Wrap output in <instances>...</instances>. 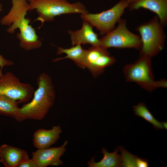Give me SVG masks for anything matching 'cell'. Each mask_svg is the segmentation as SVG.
Wrapping results in <instances>:
<instances>
[{"label":"cell","instance_id":"cell-13","mask_svg":"<svg viewBox=\"0 0 167 167\" xmlns=\"http://www.w3.org/2000/svg\"><path fill=\"white\" fill-rule=\"evenodd\" d=\"M28 159L25 150L6 144L0 147V161L6 167H17L20 163Z\"/></svg>","mask_w":167,"mask_h":167},{"label":"cell","instance_id":"cell-4","mask_svg":"<svg viewBox=\"0 0 167 167\" xmlns=\"http://www.w3.org/2000/svg\"><path fill=\"white\" fill-rule=\"evenodd\" d=\"M163 27L158 17L155 16L136 28L140 35L142 42L140 56L151 58L163 49L166 35Z\"/></svg>","mask_w":167,"mask_h":167},{"label":"cell","instance_id":"cell-24","mask_svg":"<svg viewBox=\"0 0 167 167\" xmlns=\"http://www.w3.org/2000/svg\"><path fill=\"white\" fill-rule=\"evenodd\" d=\"M127 0L129 3V4H130L135 1L137 0Z\"/></svg>","mask_w":167,"mask_h":167},{"label":"cell","instance_id":"cell-9","mask_svg":"<svg viewBox=\"0 0 167 167\" xmlns=\"http://www.w3.org/2000/svg\"><path fill=\"white\" fill-rule=\"evenodd\" d=\"M116 61L114 57L110 55L107 49L101 46H92L86 50L85 68H87L95 77L103 73L106 67L113 65Z\"/></svg>","mask_w":167,"mask_h":167},{"label":"cell","instance_id":"cell-16","mask_svg":"<svg viewBox=\"0 0 167 167\" xmlns=\"http://www.w3.org/2000/svg\"><path fill=\"white\" fill-rule=\"evenodd\" d=\"M18 103L4 95H0V114L11 117L19 122L26 119L19 111Z\"/></svg>","mask_w":167,"mask_h":167},{"label":"cell","instance_id":"cell-7","mask_svg":"<svg viewBox=\"0 0 167 167\" xmlns=\"http://www.w3.org/2000/svg\"><path fill=\"white\" fill-rule=\"evenodd\" d=\"M118 23L115 28L99 38L100 46L105 49L114 47L140 49L142 46L140 37L128 29L126 20L121 19Z\"/></svg>","mask_w":167,"mask_h":167},{"label":"cell","instance_id":"cell-23","mask_svg":"<svg viewBox=\"0 0 167 167\" xmlns=\"http://www.w3.org/2000/svg\"><path fill=\"white\" fill-rule=\"evenodd\" d=\"M162 125L164 128L165 129H167V122H161Z\"/></svg>","mask_w":167,"mask_h":167},{"label":"cell","instance_id":"cell-2","mask_svg":"<svg viewBox=\"0 0 167 167\" xmlns=\"http://www.w3.org/2000/svg\"><path fill=\"white\" fill-rule=\"evenodd\" d=\"M36 83L37 88L34 91L32 100L19 109L26 119H42L54 104L55 91L50 77L42 72L37 77Z\"/></svg>","mask_w":167,"mask_h":167},{"label":"cell","instance_id":"cell-20","mask_svg":"<svg viewBox=\"0 0 167 167\" xmlns=\"http://www.w3.org/2000/svg\"><path fill=\"white\" fill-rule=\"evenodd\" d=\"M17 167H38V166L35 161L32 158L21 163Z\"/></svg>","mask_w":167,"mask_h":167},{"label":"cell","instance_id":"cell-8","mask_svg":"<svg viewBox=\"0 0 167 167\" xmlns=\"http://www.w3.org/2000/svg\"><path fill=\"white\" fill-rule=\"evenodd\" d=\"M30 84L21 82L13 73L7 72L3 74L0 72V95L6 96L18 104L29 101L34 92Z\"/></svg>","mask_w":167,"mask_h":167},{"label":"cell","instance_id":"cell-19","mask_svg":"<svg viewBox=\"0 0 167 167\" xmlns=\"http://www.w3.org/2000/svg\"><path fill=\"white\" fill-rule=\"evenodd\" d=\"M117 148L121 153V167H136L138 156L131 154L123 147L118 146Z\"/></svg>","mask_w":167,"mask_h":167},{"label":"cell","instance_id":"cell-18","mask_svg":"<svg viewBox=\"0 0 167 167\" xmlns=\"http://www.w3.org/2000/svg\"><path fill=\"white\" fill-rule=\"evenodd\" d=\"M135 114L152 125L156 130L164 129L161 122L157 120L147 108L145 103L140 102L133 107Z\"/></svg>","mask_w":167,"mask_h":167},{"label":"cell","instance_id":"cell-3","mask_svg":"<svg viewBox=\"0 0 167 167\" xmlns=\"http://www.w3.org/2000/svg\"><path fill=\"white\" fill-rule=\"evenodd\" d=\"M29 10L36 9L38 17L34 21H39L41 25L45 22L54 21L55 16L63 14L88 13L84 5L79 2L71 3L67 0H30Z\"/></svg>","mask_w":167,"mask_h":167},{"label":"cell","instance_id":"cell-6","mask_svg":"<svg viewBox=\"0 0 167 167\" xmlns=\"http://www.w3.org/2000/svg\"><path fill=\"white\" fill-rule=\"evenodd\" d=\"M129 4L127 0H121L107 10L96 14H81V17L95 27L101 35H105L114 28Z\"/></svg>","mask_w":167,"mask_h":167},{"label":"cell","instance_id":"cell-1","mask_svg":"<svg viewBox=\"0 0 167 167\" xmlns=\"http://www.w3.org/2000/svg\"><path fill=\"white\" fill-rule=\"evenodd\" d=\"M12 4L9 13L1 19V24L9 26L6 31L10 34H13L17 29H19L20 32L16 37L20 41L19 46L25 50L40 48L42 45L41 41L34 29L29 24L30 19L25 18L29 10V3L27 0H12Z\"/></svg>","mask_w":167,"mask_h":167},{"label":"cell","instance_id":"cell-21","mask_svg":"<svg viewBox=\"0 0 167 167\" xmlns=\"http://www.w3.org/2000/svg\"><path fill=\"white\" fill-rule=\"evenodd\" d=\"M14 64L12 61L5 58L0 54V72H2V69L5 66H11Z\"/></svg>","mask_w":167,"mask_h":167},{"label":"cell","instance_id":"cell-10","mask_svg":"<svg viewBox=\"0 0 167 167\" xmlns=\"http://www.w3.org/2000/svg\"><path fill=\"white\" fill-rule=\"evenodd\" d=\"M67 143L68 141L66 140L59 147L38 149L32 153V158L36 162L38 167L61 165L63 162L60 157L66 151Z\"/></svg>","mask_w":167,"mask_h":167},{"label":"cell","instance_id":"cell-22","mask_svg":"<svg viewBox=\"0 0 167 167\" xmlns=\"http://www.w3.org/2000/svg\"><path fill=\"white\" fill-rule=\"evenodd\" d=\"M148 160L146 158L138 157L136 161V167H149Z\"/></svg>","mask_w":167,"mask_h":167},{"label":"cell","instance_id":"cell-12","mask_svg":"<svg viewBox=\"0 0 167 167\" xmlns=\"http://www.w3.org/2000/svg\"><path fill=\"white\" fill-rule=\"evenodd\" d=\"M130 11L141 8L148 9L157 14L161 23L165 26L167 22V0H137L129 4Z\"/></svg>","mask_w":167,"mask_h":167},{"label":"cell","instance_id":"cell-25","mask_svg":"<svg viewBox=\"0 0 167 167\" xmlns=\"http://www.w3.org/2000/svg\"><path fill=\"white\" fill-rule=\"evenodd\" d=\"M2 6L1 4L0 3V11H2Z\"/></svg>","mask_w":167,"mask_h":167},{"label":"cell","instance_id":"cell-17","mask_svg":"<svg viewBox=\"0 0 167 167\" xmlns=\"http://www.w3.org/2000/svg\"><path fill=\"white\" fill-rule=\"evenodd\" d=\"M101 153L103 154L102 159L98 162L94 161L95 157L88 163L89 167H121V155L118 153L117 148L111 153L108 152L104 148H102Z\"/></svg>","mask_w":167,"mask_h":167},{"label":"cell","instance_id":"cell-15","mask_svg":"<svg viewBox=\"0 0 167 167\" xmlns=\"http://www.w3.org/2000/svg\"><path fill=\"white\" fill-rule=\"evenodd\" d=\"M86 53V50L83 49L80 45L72 46L69 48L58 47L57 54L64 53L66 55L64 57L55 59L53 62L68 58L73 60L79 67L84 69L85 68V58Z\"/></svg>","mask_w":167,"mask_h":167},{"label":"cell","instance_id":"cell-26","mask_svg":"<svg viewBox=\"0 0 167 167\" xmlns=\"http://www.w3.org/2000/svg\"><path fill=\"white\" fill-rule=\"evenodd\" d=\"M27 0L29 1L30 0Z\"/></svg>","mask_w":167,"mask_h":167},{"label":"cell","instance_id":"cell-14","mask_svg":"<svg viewBox=\"0 0 167 167\" xmlns=\"http://www.w3.org/2000/svg\"><path fill=\"white\" fill-rule=\"evenodd\" d=\"M62 132L61 128L59 125L54 126L49 130L38 129L33 135V145L37 149L49 148L56 143Z\"/></svg>","mask_w":167,"mask_h":167},{"label":"cell","instance_id":"cell-5","mask_svg":"<svg viewBox=\"0 0 167 167\" xmlns=\"http://www.w3.org/2000/svg\"><path fill=\"white\" fill-rule=\"evenodd\" d=\"M151 65V58L140 56L134 63L125 66L123 71L126 81L135 82L150 92L159 88H167L165 79L154 80Z\"/></svg>","mask_w":167,"mask_h":167},{"label":"cell","instance_id":"cell-11","mask_svg":"<svg viewBox=\"0 0 167 167\" xmlns=\"http://www.w3.org/2000/svg\"><path fill=\"white\" fill-rule=\"evenodd\" d=\"M92 27L88 22L83 20L80 29L75 31H68L72 46L88 44L92 46H100V41L98 38V35L93 31Z\"/></svg>","mask_w":167,"mask_h":167}]
</instances>
